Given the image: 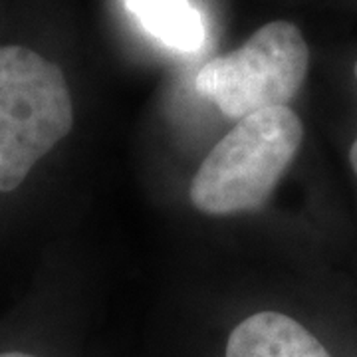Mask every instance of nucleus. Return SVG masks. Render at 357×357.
Here are the masks:
<instances>
[{
	"label": "nucleus",
	"instance_id": "7ed1b4c3",
	"mask_svg": "<svg viewBox=\"0 0 357 357\" xmlns=\"http://www.w3.org/2000/svg\"><path fill=\"white\" fill-rule=\"evenodd\" d=\"M310 68V48L300 28L274 20L256 30L246 44L206 62L197 89L230 119L290 107Z\"/></svg>",
	"mask_w": 357,
	"mask_h": 357
},
{
	"label": "nucleus",
	"instance_id": "f03ea898",
	"mask_svg": "<svg viewBox=\"0 0 357 357\" xmlns=\"http://www.w3.org/2000/svg\"><path fill=\"white\" fill-rule=\"evenodd\" d=\"M74 126L62 70L24 46H0V192L14 191Z\"/></svg>",
	"mask_w": 357,
	"mask_h": 357
},
{
	"label": "nucleus",
	"instance_id": "6e6552de",
	"mask_svg": "<svg viewBox=\"0 0 357 357\" xmlns=\"http://www.w3.org/2000/svg\"><path fill=\"white\" fill-rule=\"evenodd\" d=\"M356 77H357V62H356Z\"/></svg>",
	"mask_w": 357,
	"mask_h": 357
},
{
	"label": "nucleus",
	"instance_id": "423d86ee",
	"mask_svg": "<svg viewBox=\"0 0 357 357\" xmlns=\"http://www.w3.org/2000/svg\"><path fill=\"white\" fill-rule=\"evenodd\" d=\"M349 163H351V169H354L357 177V137L354 141V145H351V149H349Z\"/></svg>",
	"mask_w": 357,
	"mask_h": 357
},
{
	"label": "nucleus",
	"instance_id": "0eeeda50",
	"mask_svg": "<svg viewBox=\"0 0 357 357\" xmlns=\"http://www.w3.org/2000/svg\"><path fill=\"white\" fill-rule=\"evenodd\" d=\"M0 357H34L30 354H20V351H10V354H0Z\"/></svg>",
	"mask_w": 357,
	"mask_h": 357
},
{
	"label": "nucleus",
	"instance_id": "f257e3e1",
	"mask_svg": "<svg viewBox=\"0 0 357 357\" xmlns=\"http://www.w3.org/2000/svg\"><path fill=\"white\" fill-rule=\"evenodd\" d=\"M304 139V126L290 107L243 117L206 155L191 183L192 206L211 217L262 208Z\"/></svg>",
	"mask_w": 357,
	"mask_h": 357
},
{
	"label": "nucleus",
	"instance_id": "39448f33",
	"mask_svg": "<svg viewBox=\"0 0 357 357\" xmlns=\"http://www.w3.org/2000/svg\"><path fill=\"white\" fill-rule=\"evenodd\" d=\"M155 38L178 52H195L203 46L204 28L199 13L187 0H126Z\"/></svg>",
	"mask_w": 357,
	"mask_h": 357
},
{
	"label": "nucleus",
	"instance_id": "20e7f679",
	"mask_svg": "<svg viewBox=\"0 0 357 357\" xmlns=\"http://www.w3.org/2000/svg\"><path fill=\"white\" fill-rule=\"evenodd\" d=\"M227 357H332L314 333L280 312H258L229 337Z\"/></svg>",
	"mask_w": 357,
	"mask_h": 357
}]
</instances>
